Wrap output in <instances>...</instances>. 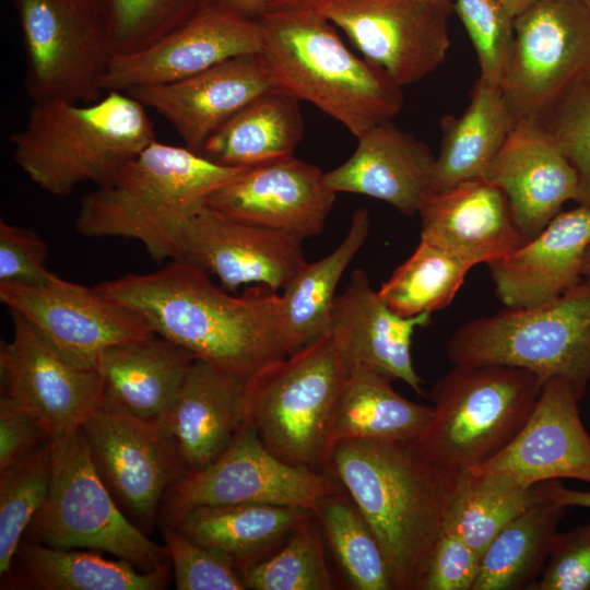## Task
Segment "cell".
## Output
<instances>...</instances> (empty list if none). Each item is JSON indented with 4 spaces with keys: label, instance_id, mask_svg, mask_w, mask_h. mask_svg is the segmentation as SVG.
<instances>
[{
    "label": "cell",
    "instance_id": "obj_1",
    "mask_svg": "<svg viewBox=\"0 0 590 590\" xmlns=\"http://www.w3.org/2000/svg\"><path fill=\"white\" fill-rule=\"evenodd\" d=\"M96 288L141 315L154 333L241 382L286 356L281 295L267 285L229 295L202 270L173 260L158 271L127 274Z\"/></svg>",
    "mask_w": 590,
    "mask_h": 590
},
{
    "label": "cell",
    "instance_id": "obj_2",
    "mask_svg": "<svg viewBox=\"0 0 590 590\" xmlns=\"http://www.w3.org/2000/svg\"><path fill=\"white\" fill-rule=\"evenodd\" d=\"M327 472L375 533L396 590H422L458 471L430 459L418 442L341 440Z\"/></svg>",
    "mask_w": 590,
    "mask_h": 590
},
{
    "label": "cell",
    "instance_id": "obj_3",
    "mask_svg": "<svg viewBox=\"0 0 590 590\" xmlns=\"http://www.w3.org/2000/svg\"><path fill=\"white\" fill-rule=\"evenodd\" d=\"M245 169L155 139L111 180L82 198L75 228L90 238L138 240L156 263L172 261L188 221L214 190Z\"/></svg>",
    "mask_w": 590,
    "mask_h": 590
},
{
    "label": "cell",
    "instance_id": "obj_4",
    "mask_svg": "<svg viewBox=\"0 0 590 590\" xmlns=\"http://www.w3.org/2000/svg\"><path fill=\"white\" fill-rule=\"evenodd\" d=\"M257 21L260 54L279 88L312 103L356 138L400 113L402 86L351 52L324 17L272 5Z\"/></svg>",
    "mask_w": 590,
    "mask_h": 590
},
{
    "label": "cell",
    "instance_id": "obj_5",
    "mask_svg": "<svg viewBox=\"0 0 590 590\" xmlns=\"http://www.w3.org/2000/svg\"><path fill=\"white\" fill-rule=\"evenodd\" d=\"M14 161L37 187L56 197L111 180L155 140L145 106L108 91L93 103H34L25 127L11 135Z\"/></svg>",
    "mask_w": 590,
    "mask_h": 590
},
{
    "label": "cell",
    "instance_id": "obj_6",
    "mask_svg": "<svg viewBox=\"0 0 590 590\" xmlns=\"http://www.w3.org/2000/svg\"><path fill=\"white\" fill-rule=\"evenodd\" d=\"M347 374L341 344L327 332L244 382L246 423L282 461L324 472L332 415Z\"/></svg>",
    "mask_w": 590,
    "mask_h": 590
},
{
    "label": "cell",
    "instance_id": "obj_7",
    "mask_svg": "<svg viewBox=\"0 0 590 590\" xmlns=\"http://www.w3.org/2000/svg\"><path fill=\"white\" fill-rule=\"evenodd\" d=\"M445 350L452 365L519 367L543 382L565 378L582 399L590 380V278L551 302L472 319Z\"/></svg>",
    "mask_w": 590,
    "mask_h": 590
},
{
    "label": "cell",
    "instance_id": "obj_8",
    "mask_svg": "<svg viewBox=\"0 0 590 590\" xmlns=\"http://www.w3.org/2000/svg\"><path fill=\"white\" fill-rule=\"evenodd\" d=\"M543 381L506 365H453L433 386L430 422L418 441L434 461L453 471L493 458L530 416Z\"/></svg>",
    "mask_w": 590,
    "mask_h": 590
},
{
    "label": "cell",
    "instance_id": "obj_9",
    "mask_svg": "<svg viewBox=\"0 0 590 590\" xmlns=\"http://www.w3.org/2000/svg\"><path fill=\"white\" fill-rule=\"evenodd\" d=\"M24 540L57 548L104 551L142 571L168 564L166 545L152 541L120 509L99 476L80 428L54 439L47 497Z\"/></svg>",
    "mask_w": 590,
    "mask_h": 590
},
{
    "label": "cell",
    "instance_id": "obj_10",
    "mask_svg": "<svg viewBox=\"0 0 590 590\" xmlns=\"http://www.w3.org/2000/svg\"><path fill=\"white\" fill-rule=\"evenodd\" d=\"M514 31L499 87L515 120L540 121L590 76V12L580 0H534Z\"/></svg>",
    "mask_w": 590,
    "mask_h": 590
},
{
    "label": "cell",
    "instance_id": "obj_11",
    "mask_svg": "<svg viewBox=\"0 0 590 590\" xmlns=\"http://www.w3.org/2000/svg\"><path fill=\"white\" fill-rule=\"evenodd\" d=\"M344 492L329 472L286 463L270 452L248 424L212 463L187 471L166 491L158 520L169 526L205 506L272 504L315 510L327 497Z\"/></svg>",
    "mask_w": 590,
    "mask_h": 590
},
{
    "label": "cell",
    "instance_id": "obj_12",
    "mask_svg": "<svg viewBox=\"0 0 590 590\" xmlns=\"http://www.w3.org/2000/svg\"><path fill=\"white\" fill-rule=\"evenodd\" d=\"M26 55L34 103L83 104L102 97L111 51L90 0H11Z\"/></svg>",
    "mask_w": 590,
    "mask_h": 590
},
{
    "label": "cell",
    "instance_id": "obj_13",
    "mask_svg": "<svg viewBox=\"0 0 590 590\" xmlns=\"http://www.w3.org/2000/svg\"><path fill=\"white\" fill-rule=\"evenodd\" d=\"M81 429L111 496L146 533L158 520L166 491L188 471L166 422L103 402Z\"/></svg>",
    "mask_w": 590,
    "mask_h": 590
},
{
    "label": "cell",
    "instance_id": "obj_14",
    "mask_svg": "<svg viewBox=\"0 0 590 590\" xmlns=\"http://www.w3.org/2000/svg\"><path fill=\"white\" fill-rule=\"evenodd\" d=\"M272 5L324 17L402 87L436 70L450 47L449 14L428 0H274Z\"/></svg>",
    "mask_w": 590,
    "mask_h": 590
},
{
    "label": "cell",
    "instance_id": "obj_15",
    "mask_svg": "<svg viewBox=\"0 0 590 590\" xmlns=\"http://www.w3.org/2000/svg\"><path fill=\"white\" fill-rule=\"evenodd\" d=\"M0 300L28 321L70 364L96 369L108 347L153 333L137 311L94 287L56 274L39 285L0 284Z\"/></svg>",
    "mask_w": 590,
    "mask_h": 590
},
{
    "label": "cell",
    "instance_id": "obj_16",
    "mask_svg": "<svg viewBox=\"0 0 590 590\" xmlns=\"http://www.w3.org/2000/svg\"><path fill=\"white\" fill-rule=\"evenodd\" d=\"M10 314L13 335L0 345L1 396L28 411L51 439L80 428L103 403L97 369L70 364L28 321Z\"/></svg>",
    "mask_w": 590,
    "mask_h": 590
},
{
    "label": "cell",
    "instance_id": "obj_17",
    "mask_svg": "<svg viewBox=\"0 0 590 590\" xmlns=\"http://www.w3.org/2000/svg\"><path fill=\"white\" fill-rule=\"evenodd\" d=\"M257 20L212 2L188 22L149 46L113 55L102 82L104 92L177 82L229 58L260 52Z\"/></svg>",
    "mask_w": 590,
    "mask_h": 590
},
{
    "label": "cell",
    "instance_id": "obj_18",
    "mask_svg": "<svg viewBox=\"0 0 590 590\" xmlns=\"http://www.w3.org/2000/svg\"><path fill=\"white\" fill-rule=\"evenodd\" d=\"M302 243L205 204L186 224L174 260L215 275L227 291L255 283L279 292L307 262Z\"/></svg>",
    "mask_w": 590,
    "mask_h": 590
},
{
    "label": "cell",
    "instance_id": "obj_19",
    "mask_svg": "<svg viewBox=\"0 0 590 590\" xmlns=\"http://www.w3.org/2000/svg\"><path fill=\"white\" fill-rule=\"evenodd\" d=\"M334 200L324 173L290 155L245 169L214 190L205 204L304 240L322 232Z\"/></svg>",
    "mask_w": 590,
    "mask_h": 590
},
{
    "label": "cell",
    "instance_id": "obj_20",
    "mask_svg": "<svg viewBox=\"0 0 590 590\" xmlns=\"http://www.w3.org/2000/svg\"><path fill=\"white\" fill-rule=\"evenodd\" d=\"M573 384L552 377L542 385L533 410L514 439L477 468L539 483L571 479L590 484V434Z\"/></svg>",
    "mask_w": 590,
    "mask_h": 590
},
{
    "label": "cell",
    "instance_id": "obj_21",
    "mask_svg": "<svg viewBox=\"0 0 590 590\" xmlns=\"http://www.w3.org/2000/svg\"><path fill=\"white\" fill-rule=\"evenodd\" d=\"M279 88L260 52L229 58L190 78L138 87L129 95L153 108L199 153L205 140L259 95Z\"/></svg>",
    "mask_w": 590,
    "mask_h": 590
},
{
    "label": "cell",
    "instance_id": "obj_22",
    "mask_svg": "<svg viewBox=\"0 0 590 590\" xmlns=\"http://www.w3.org/2000/svg\"><path fill=\"white\" fill-rule=\"evenodd\" d=\"M485 179L506 196L514 221L526 238L539 234L576 198L574 168L535 120L518 119L493 160Z\"/></svg>",
    "mask_w": 590,
    "mask_h": 590
},
{
    "label": "cell",
    "instance_id": "obj_23",
    "mask_svg": "<svg viewBox=\"0 0 590 590\" xmlns=\"http://www.w3.org/2000/svg\"><path fill=\"white\" fill-rule=\"evenodd\" d=\"M589 245L590 209L560 211L539 234L487 264L498 299L507 308H529L559 297L585 279Z\"/></svg>",
    "mask_w": 590,
    "mask_h": 590
},
{
    "label": "cell",
    "instance_id": "obj_24",
    "mask_svg": "<svg viewBox=\"0 0 590 590\" xmlns=\"http://www.w3.org/2000/svg\"><path fill=\"white\" fill-rule=\"evenodd\" d=\"M430 316L398 315L373 290L366 272L356 269L346 288L334 298L328 332L339 340L349 369L365 366L424 394L411 346L415 330L427 326Z\"/></svg>",
    "mask_w": 590,
    "mask_h": 590
},
{
    "label": "cell",
    "instance_id": "obj_25",
    "mask_svg": "<svg viewBox=\"0 0 590 590\" xmlns=\"http://www.w3.org/2000/svg\"><path fill=\"white\" fill-rule=\"evenodd\" d=\"M417 213L422 239L472 267L488 264L526 241L505 193L485 178L463 181L444 191L429 189Z\"/></svg>",
    "mask_w": 590,
    "mask_h": 590
},
{
    "label": "cell",
    "instance_id": "obj_26",
    "mask_svg": "<svg viewBox=\"0 0 590 590\" xmlns=\"http://www.w3.org/2000/svg\"><path fill=\"white\" fill-rule=\"evenodd\" d=\"M352 156L324 173L330 190L368 196L401 213H417L430 189L435 156L429 146L390 121L374 126L357 138Z\"/></svg>",
    "mask_w": 590,
    "mask_h": 590
},
{
    "label": "cell",
    "instance_id": "obj_27",
    "mask_svg": "<svg viewBox=\"0 0 590 590\" xmlns=\"http://www.w3.org/2000/svg\"><path fill=\"white\" fill-rule=\"evenodd\" d=\"M244 382L194 358L165 420L188 471L219 458L245 425Z\"/></svg>",
    "mask_w": 590,
    "mask_h": 590
},
{
    "label": "cell",
    "instance_id": "obj_28",
    "mask_svg": "<svg viewBox=\"0 0 590 590\" xmlns=\"http://www.w3.org/2000/svg\"><path fill=\"white\" fill-rule=\"evenodd\" d=\"M194 358L154 332L110 346L96 365L103 402L142 418L165 421Z\"/></svg>",
    "mask_w": 590,
    "mask_h": 590
},
{
    "label": "cell",
    "instance_id": "obj_29",
    "mask_svg": "<svg viewBox=\"0 0 590 590\" xmlns=\"http://www.w3.org/2000/svg\"><path fill=\"white\" fill-rule=\"evenodd\" d=\"M515 118L499 86L477 79L469 105L460 116L440 121V149L430 189L444 191L485 175L508 137Z\"/></svg>",
    "mask_w": 590,
    "mask_h": 590
},
{
    "label": "cell",
    "instance_id": "obj_30",
    "mask_svg": "<svg viewBox=\"0 0 590 590\" xmlns=\"http://www.w3.org/2000/svg\"><path fill=\"white\" fill-rule=\"evenodd\" d=\"M314 510L272 504L194 508L169 524L231 559L237 570L268 556Z\"/></svg>",
    "mask_w": 590,
    "mask_h": 590
},
{
    "label": "cell",
    "instance_id": "obj_31",
    "mask_svg": "<svg viewBox=\"0 0 590 590\" xmlns=\"http://www.w3.org/2000/svg\"><path fill=\"white\" fill-rule=\"evenodd\" d=\"M391 381L365 366L349 369L332 415L331 449L341 440H421L433 406L405 399Z\"/></svg>",
    "mask_w": 590,
    "mask_h": 590
},
{
    "label": "cell",
    "instance_id": "obj_32",
    "mask_svg": "<svg viewBox=\"0 0 590 590\" xmlns=\"http://www.w3.org/2000/svg\"><path fill=\"white\" fill-rule=\"evenodd\" d=\"M304 131L299 99L273 88L216 129L199 153L224 166L250 168L293 155Z\"/></svg>",
    "mask_w": 590,
    "mask_h": 590
},
{
    "label": "cell",
    "instance_id": "obj_33",
    "mask_svg": "<svg viewBox=\"0 0 590 590\" xmlns=\"http://www.w3.org/2000/svg\"><path fill=\"white\" fill-rule=\"evenodd\" d=\"M368 233L369 213L358 209L342 243L320 260L306 262L284 287L280 294V333L286 355L328 332L338 283Z\"/></svg>",
    "mask_w": 590,
    "mask_h": 590
},
{
    "label": "cell",
    "instance_id": "obj_34",
    "mask_svg": "<svg viewBox=\"0 0 590 590\" xmlns=\"http://www.w3.org/2000/svg\"><path fill=\"white\" fill-rule=\"evenodd\" d=\"M545 499L543 483L528 485L508 474L477 468L461 470L442 530L457 533L482 556L504 527Z\"/></svg>",
    "mask_w": 590,
    "mask_h": 590
},
{
    "label": "cell",
    "instance_id": "obj_35",
    "mask_svg": "<svg viewBox=\"0 0 590 590\" xmlns=\"http://www.w3.org/2000/svg\"><path fill=\"white\" fill-rule=\"evenodd\" d=\"M15 558L27 583L43 590H162L170 577L169 563L142 571L128 560L108 559L92 550L57 548L24 539Z\"/></svg>",
    "mask_w": 590,
    "mask_h": 590
},
{
    "label": "cell",
    "instance_id": "obj_36",
    "mask_svg": "<svg viewBox=\"0 0 590 590\" xmlns=\"http://www.w3.org/2000/svg\"><path fill=\"white\" fill-rule=\"evenodd\" d=\"M567 508L547 498L504 527L481 557L473 590H530L542 574Z\"/></svg>",
    "mask_w": 590,
    "mask_h": 590
},
{
    "label": "cell",
    "instance_id": "obj_37",
    "mask_svg": "<svg viewBox=\"0 0 590 590\" xmlns=\"http://www.w3.org/2000/svg\"><path fill=\"white\" fill-rule=\"evenodd\" d=\"M472 268L450 251L421 238L414 252L381 284L378 293L402 317L432 314L450 305Z\"/></svg>",
    "mask_w": 590,
    "mask_h": 590
},
{
    "label": "cell",
    "instance_id": "obj_38",
    "mask_svg": "<svg viewBox=\"0 0 590 590\" xmlns=\"http://www.w3.org/2000/svg\"><path fill=\"white\" fill-rule=\"evenodd\" d=\"M314 514L353 589L396 590L375 533L345 491L324 498Z\"/></svg>",
    "mask_w": 590,
    "mask_h": 590
},
{
    "label": "cell",
    "instance_id": "obj_39",
    "mask_svg": "<svg viewBox=\"0 0 590 590\" xmlns=\"http://www.w3.org/2000/svg\"><path fill=\"white\" fill-rule=\"evenodd\" d=\"M323 532L315 516L300 521L278 552L251 564L238 574L246 589H335L323 544Z\"/></svg>",
    "mask_w": 590,
    "mask_h": 590
},
{
    "label": "cell",
    "instance_id": "obj_40",
    "mask_svg": "<svg viewBox=\"0 0 590 590\" xmlns=\"http://www.w3.org/2000/svg\"><path fill=\"white\" fill-rule=\"evenodd\" d=\"M54 469V439L0 471V576L5 578L25 531L43 506Z\"/></svg>",
    "mask_w": 590,
    "mask_h": 590
},
{
    "label": "cell",
    "instance_id": "obj_41",
    "mask_svg": "<svg viewBox=\"0 0 590 590\" xmlns=\"http://www.w3.org/2000/svg\"><path fill=\"white\" fill-rule=\"evenodd\" d=\"M111 55L142 49L178 28L214 0H90Z\"/></svg>",
    "mask_w": 590,
    "mask_h": 590
},
{
    "label": "cell",
    "instance_id": "obj_42",
    "mask_svg": "<svg viewBox=\"0 0 590 590\" xmlns=\"http://www.w3.org/2000/svg\"><path fill=\"white\" fill-rule=\"evenodd\" d=\"M539 122L575 170V201L590 209V76L570 90Z\"/></svg>",
    "mask_w": 590,
    "mask_h": 590
},
{
    "label": "cell",
    "instance_id": "obj_43",
    "mask_svg": "<svg viewBox=\"0 0 590 590\" xmlns=\"http://www.w3.org/2000/svg\"><path fill=\"white\" fill-rule=\"evenodd\" d=\"M453 11L474 47L479 79L499 86L514 43V17L499 0H453Z\"/></svg>",
    "mask_w": 590,
    "mask_h": 590
},
{
    "label": "cell",
    "instance_id": "obj_44",
    "mask_svg": "<svg viewBox=\"0 0 590 590\" xmlns=\"http://www.w3.org/2000/svg\"><path fill=\"white\" fill-rule=\"evenodd\" d=\"M162 533L177 590H245L238 570L225 555L200 545L172 526Z\"/></svg>",
    "mask_w": 590,
    "mask_h": 590
},
{
    "label": "cell",
    "instance_id": "obj_45",
    "mask_svg": "<svg viewBox=\"0 0 590 590\" xmlns=\"http://www.w3.org/2000/svg\"><path fill=\"white\" fill-rule=\"evenodd\" d=\"M530 590H590V523L557 532L542 574Z\"/></svg>",
    "mask_w": 590,
    "mask_h": 590
},
{
    "label": "cell",
    "instance_id": "obj_46",
    "mask_svg": "<svg viewBox=\"0 0 590 590\" xmlns=\"http://www.w3.org/2000/svg\"><path fill=\"white\" fill-rule=\"evenodd\" d=\"M48 246L34 231L0 221V284L39 285L51 272Z\"/></svg>",
    "mask_w": 590,
    "mask_h": 590
},
{
    "label": "cell",
    "instance_id": "obj_47",
    "mask_svg": "<svg viewBox=\"0 0 590 590\" xmlns=\"http://www.w3.org/2000/svg\"><path fill=\"white\" fill-rule=\"evenodd\" d=\"M481 557L457 533L442 530L430 555L422 590H473Z\"/></svg>",
    "mask_w": 590,
    "mask_h": 590
},
{
    "label": "cell",
    "instance_id": "obj_48",
    "mask_svg": "<svg viewBox=\"0 0 590 590\" xmlns=\"http://www.w3.org/2000/svg\"><path fill=\"white\" fill-rule=\"evenodd\" d=\"M48 440L50 436L28 411L0 397V471Z\"/></svg>",
    "mask_w": 590,
    "mask_h": 590
},
{
    "label": "cell",
    "instance_id": "obj_49",
    "mask_svg": "<svg viewBox=\"0 0 590 590\" xmlns=\"http://www.w3.org/2000/svg\"><path fill=\"white\" fill-rule=\"evenodd\" d=\"M543 493L546 498L566 507L590 509V491L567 488L559 480L543 482Z\"/></svg>",
    "mask_w": 590,
    "mask_h": 590
},
{
    "label": "cell",
    "instance_id": "obj_50",
    "mask_svg": "<svg viewBox=\"0 0 590 590\" xmlns=\"http://www.w3.org/2000/svg\"><path fill=\"white\" fill-rule=\"evenodd\" d=\"M274 0H214L219 5L243 16L257 20Z\"/></svg>",
    "mask_w": 590,
    "mask_h": 590
},
{
    "label": "cell",
    "instance_id": "obj_51",
    "mask_svg": "<svg viewBox=\"0 0 590 590\" xmlns=\"http://www.w3.org/2000/svg\"><path fill=\"white\" fill-rule=\"evenodd\" d=\"M508 13L515 19L526 10L534 0H499Z\"/></svg>",
    "mask_w": 590,
    "mask_h": 590
},
{
    "label": "cell",
    "instance_id": "obj_52",
    "mask_svg": "<svg viewBox=\"0 0 590 590\" xmlns=\"http://www.w3.org/2000/svg\"><path fill=\"white\" fill-rule=\"evenodd\" d=\"M445 10L449 15L453 11V0H428Z\"/></svg>",
    "mask_w": 590,
    "mask_h": 590
},
{
    "label": "cell",
    "instance_id": "obj_53",
    "mask_svg": "<svg viewBox=\"0 0 590 590\" xmlns=\"http://www.w3.org/2000/svg\"><path fill=\"white\" fill-rule=\"evenodd\" d=\"M582 274H583V278H590V245L588 246L585 253Z\"/></svg>",
    "mask_w": 590,
    "mask_h": 590
},
{
    "label": "cell",
    "instance_id": "obj_54",
    "mask_svg": "<svg viewBox=\"0 0 590 590\" xmlns=\"http://www.w3.org/2000/svg\"><path fill=\"white\" fill-rule=\"evenodd\" d=\"M580 1L587 8V10L590 12V0H580Z\"/></svg>",
    "mask_w": 590,
    "mask_h": 590
}]
</instances>
